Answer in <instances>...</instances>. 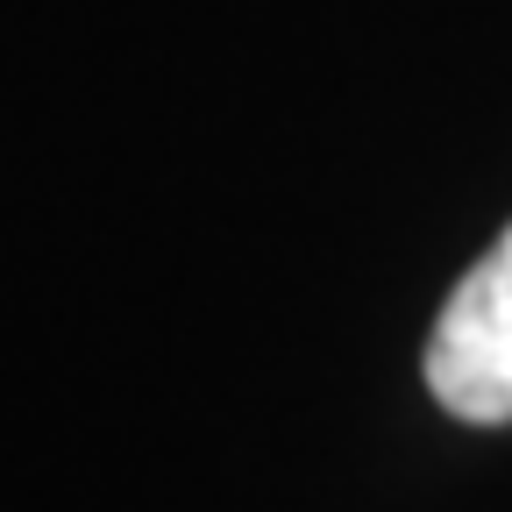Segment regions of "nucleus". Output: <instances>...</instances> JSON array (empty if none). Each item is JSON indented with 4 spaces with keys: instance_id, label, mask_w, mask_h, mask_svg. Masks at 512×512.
Returning <instances> with one entry per match:
<instances>
[{
    "instance_id": "obj_1",
    "label": "nucleus",
    "mask_w": 512,
    "mask_h": 512,
    "mask_svg": "<svg viewBox=\"0 0 512 512\" xmlns=\"http://www.w3.org/2000/svg\"><path fill=\"white\" fill-rule=\"evenodd\" d=\"M427 392L477 427L512 420V228L498 249L448 292L427 335Z\"/></svg>"
}]
</instances>
